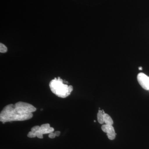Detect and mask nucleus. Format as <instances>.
<instances>
[{
    "label": "nucleus",
    "mask_w": 149,
    "mask_h": 149,
    "mask_svg": "<svg viewBox=\"0 0 149 149\" xmlns=\"http://www.w3.org/2000/svg\"><path fill=\"white\" fill-rule=\"evenodd\" d=\"M105 112L103 110L99 109L98 112L97 114V118L99 123L100 124H103L104 123V115L105 114Z\"/></svg>",
    "instance_id": "423d86ee"
},
{
    "label": "nucleus",
    "mask_w": 149,
    "mask_h": 149,
    "mask_svg": "<svg viewBox=\"0 0 149 149\" xmlns=\"http://www.w3.org/2000/svg\"><path fill=\"white\" fill-rule=\"evenodd\" d=\"M8 51V49L3 44L1 43L0 44V52L2 53H5L6 52Z\"/></svg>",
    "instance_id": "6e6552de"
},
{
    "label": "nucleus",
    "mask_w": 149,
    "mask_h": 149,
    "mask_svg": "<svg viewBox=\"0 0 149 149\" xmlns=\"http://www.w3.org/2000/svg\"><path fill=\"white\" fill-rule=\"evenodd\" d=\"M51 91L56 96L62 98L69 96L73 91L72 85H68L63 83L60 77H55L52 80L49 84Z\"/></svg>",
    "instance_id": "f03ea898"
},
{
    "label": "nucleus",
    "mask_w": 149,
    "mask_h": 149,
    "mask_svg": "<svg viewBox=\"0 0 149 149\" xmlns=\"http://www.w3.org/2000/svg\"><path fill=\"white\" fill-rule=\"evenodd\" d=\"M37 110L34 106L28 103L19 102L9 104L3 108L0 113V121L3 123L12 121L29 120L33 116L32 113Z\"/></svg>",
    "instance_id": "f257e3e1"
},
{
    "label": "nucleus",
    "mask_w": 149,
    "mask_h": 149,
    "mask_svg": "<svg viewBox=\"0 0 149 149\" xmlns=\"http://www.w3.org/2000/svg\"><path fill=\"white\" fill-rule=\"evenodd\" d=\"M54 133L55 134L56 136H59L61 134V132L59 131H56L54 132Z\"/></svg>",
    "instance_id": "9d476101"
},
{
    "label": "nucleus",
    "mask_w": 149,
    "mask_h": 149,
    "mask_svg": "<svg viewBox=\"0 0 149 149\" xmlns=\"http://www.w3.org/2000/svg\"><path fill=\"white\" fill-rule=\"evenodd\" d=\"M139 70H142V69H143V68H142V67H139Z\"/></svg>",
    "instance_id": "9b49d317"
},
{
    "label": "nucleus",
    "mask_w": 149,
    "mask_h": 149,
    "mask_svg": "<svg viewBox=\"0 0 149 149\" xmlns=\"http://www.w3.org/2000/svg\"><path fill=\"white\" fill-rule=\"evenodd\" d=\"M113 120L109 115L105 113L104 115V123L107 125H112Z\"/></svg>",
    "instance_id": "0eeeda50"
},
{
    "label": "nucleus",
    "mask_w": 149,
    "mask_h": 149,
    "mask_svg": "<svg viewBox=\"0 0 149 149\" xmlns=\"http://www.w3.org/2000/svg\"><path fill=\"white\" fill-rule=\"evenodd\" d=\"M56 136L54 132L49 133V137L50 139H54V138H55Z\"/></svg>",
    "instance_id": "1a4fd4ad"
},
{
    "label": "nucleus",
    "mask_w": 149,
    "mask_h": 149,
    "mask_svg": "<svg viewBox=\"0 0 149 149\" xmlns=\"http://www.w3.org/2000/svg\"><path fill=\"white\" fill-rule=\"evenodd\" d=\"M101 128L103 132L107 133L108 138L109 140H113L115 139L116 133L112 125L104 124L102 126Z\"/></svg>",
    "instance_id": "39448f33"
},
{
    "label": "nucleus",
    "mask_w": 149,
    "mask_h": 149,
    "mask_svg": "<svg viewBox=\"0 0 149 149\" xmlns=\"http://www.w3.org/2000/svg\"><path fill=\"white\" fill-rule=\"evenodd\" d=\"M137 80L141 87L144 90L149 92V77L143 73H139L137 76Z\"/></svg>",
    "instance_id": "20e7f679"
},
{
    "label": "nucleus",
    "mask_w": 149,
    "mask_h": 149,
    "mask_svg": "<svg viewBox=\"0 0 149 149\" xmlns=\"http://www.w3.org/2000/svg\"><path fill=\"white\" fill-rule=\"evenodd\" d=\"M54 131V129L53 127H51L49 123L43 124L41 126L36 125L31 128V131L27 134V137L30 138L37 137L39 139H42L44 134L52 133Z\"/></svg>",
    "instance_id": "7ed1b4c3"
}]
</instances>
